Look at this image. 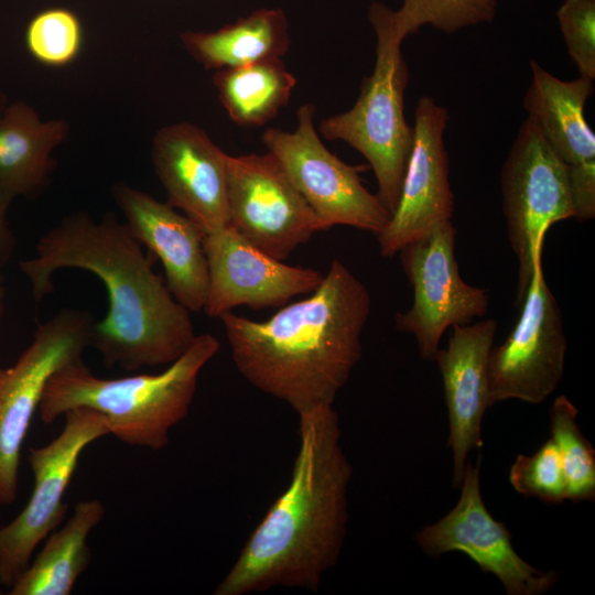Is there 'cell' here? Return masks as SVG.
<instances>
[{"label": "cell", "mask_w": 595, "mask_h": 595, "mask_svg": "<svg viewBox=\"0 0 595 595\" xmlns=\"http://www.w3.org/2000/svg\"><path fill=\"white\" fill-rule=\"evenodd\" d=\"M497 0H402L392 11L397 35L404 40L423 25L452 34L464 28L491 22Z\"/></svg>", "instance_id": "cell-25"}, {"label": "cell", "mask_w": 595, "mask_h": 595, "mask_svg": "<svg viewBox=\"0 0 595 595\" xmlns=\"http://www.w3.org/2000/svg\"><path fill=\"white\" fill-rule=\"evenodd\" d=\"M371 311L366 285L338 259L303 300L258 322L221 314L235 366L260 391L299 415L333 405L361 358Z\"/></svg>", "instance_id": "cell-3"}, {"label": "cell", "mask_w": 595, "mask_h": 595, "mask_svg": "<svg viewBox=\"0 0 595 595\" xmlns=\"http://www.w3.org/2000/svg\"><path fill=\"white\" fill-rule=\"evenodd\" d=\"M180 40L207 69L282 58L290 50L289 22L281 9H259L215 31H185Z\"/></svg>", "instance_id": "cell-21"}, {"label": "cell", "mask_w": 595, "mask_h": 595, "mask_svg": "<svg viewBox=\"0 0 595 595\" xmlns=\"http://www.w3.org/2000/svg\"><path fill=\"white\" fill-rule=\"evenodd\" d=\"M106 509L98 499L78 501L72 516L52 531L36 558L10 587V595H69L90 562L89 533Z\"/></svg>", "instance_id": "cell-22"}, {"label": "cell", "mask_w": 595, "mask_h": 595, "mask_svg": "<svg viewBox=\"0 0 595 595\" xmlns=\"http://www.w3.org/2000/svg\"><path fill=\"white\" fill-rule=\"evenodd\" d=\"M227 156L199 127L176 122L160 128L151 158L167 201L204 234L229 226Z\"/></svg>", "instance_id": "cell-16"}, {"label": "cell", "mask_w": 595, "mask_h": 595, "mask_svg": "<svg viewBox=\"0 0 595 595\" xmlns=\"http://www.w3.org/2000/svg\"><path fill=\"white\" fill-rule=\"evenodd\" d=\"M35 256L19 262L41 301L62 269L95 274L108 294L106 316L95 322L90 345L106 366L128 371L170 365L196 337L191 312L154 272L142 245L111 213L96 220L86 212L64 217L42 235Z\"/></svg>", "instance_id": "cell-1"}, {"label": "cell", "mask_w": 595, "mask_h": 595, "mask_svg": "<svg viewBox=\"0 0 595 595\" xmlns=\"http://www.w3.org/2000/svg\"><path fill=\"white\" fill-rule=\"evenodd\" d=\"M520 316L506 338L491 347L487 361L488 399H517L539 404L564 372L566 338L556 299L542 270L541 257L522 300Z\"/></svg>", "instance_id": "cell-10"}, {"label": "cell", "mask_w": 595, "mask_h": 595, "mask_svg": "<svg viewBox=\"0 0 595 595\" xmlns=\"http://www.w3.org/2000/svg\"><path fill=\"white\" fill-rule=\"evenodd\" d=\"M454 247L455 228L450 220L398 252L413 302L409 310L396 313L394 326L415 337L421 357L428 360L434 359L448 327L472 323L489 306L488 293L462 279Z\"/></svg>", "instance_id": "cell-12"}, {"label": "cell", "mask_w": 595, "mask_h": 595, "mask_svg": "<svg viewBox=\"0 0 595 595\" xmlns=\"http://www.w3.org/2000/svg\"><path fill=\"white\" fill-rule=\"evenodd\" d=\"M509 482L518 494L544 504L556 505L567 499L560 456L551 439L533 454L517 456L510 467Z\"/></svg>", "instance_id": "cell-27"}, {"label": "cell", "mask_w": 595, "mask_h": 595, "mask_svg": "<svg viewBox=\"0 0 595 595\" xmlns=\"http://www.w3.org/2000/svg\"><path fill=\"white\" fill-rule=\"evenodd\" d=\"M447 346L436 351L448 416L447 445L453 456V486L459 487L472 451L483 446L482 422L488 399L487 361L497 322L486 318L452 326Z\"/></svg>", "instance_id": "cell-18"}, {"label": "cell", "mask_w": 595, "mask_h": 595, "mask_svg": "<svg viewBox=\"0 0 595 595\" xmlns=\"http://www.w3.org/2000/svg\"><path fill=\"white\" fill-rule=\"evenodd\" d=\"M90 312L63 309L37 325L17 361L0 368V504L18 496L21 450L51 376L83 358L94 325Z\"/></svg>", "instance_id": "cell-8"}, {"label": "cell", "mask_w": 595, "mask_h": 595, "mask_svg": "<svg viewBox=\"0 0 595 595\" xmlns=\"http://www.w3.org/2000/svg\"><path fill=\"white\" fill-rule=\"evenodd\" d=\"M229 227L267 255L285 260L323 227L277 158L227 156Z\"/></svg>", "instance_id": "cell-11"}, {"label": "cell", "mask_w": 595, "mask_h": 595, "mask_svg": "<svg viewBox=\"0 0 595 595\" xmlns=\"http://www.w3.org/2000/svg\"><path fill=\"white\" fill-rule=\"evenodd\" d=\"M577 408L566 396L554 399L550 409V439L556 446L573 502L595 500V451L577 424Z\"/></svg>", "instance_id": "cell-24"}, {"label": "cell", "mask_w": 595, "mask_h": 595, "mask_svg": "<svg viewBox=\"0 0 595 595\" xmlns=\"http://www.w3.org/2000/svg\"><path fill=\"white\" fill-rule=\"evenodd\" d=\"M448 119L447 109L433 97L418 100L399 199L388 224L376 235L382 257H393L408 244L452 220L454 195L444 143Z\"/></svg>", "instance_id": "cell-14"}, {"label": "cell", "mask_w": 595, "mask_h": 595, "mask_svg": "<svg viewBox=\"0 0 595 595\" xmlns=\"http://www.w3.org/2000/svg\"><path fill=\"white\" fill-rule=\"evenodd\" d=\"M112 196L133 237L161 262L173 298L190 312L205 307L208 267L204 232L166 202L118 182Z\"/></svg>", "instance_id": "cell-17"}, {"label": "cell", "mask_w": 595, "mask_h": 595, "mask_svg": "<svg viewBox=\"0 0 595 595\" xmlns=\"http://www.w3.org/2000/svg\"><path fill=\"white\" fill-rule=\"evenodd\" d=\"M531 82L523 108L555 154L569 166L595 163V133L585 118V105L594 91L593 80H563L530 62Z\"/></svg>", "instance_id": "cell-19"}, {"label": "cell", "mask_w": 595, "mask_h": 595, "mask_svg": "<svg viewBox=\"0 0 595 595\" xmlns=\"http://www.w3.org/2000/svg\"><path fill=\"white\" fill-rule=\"evenodd\" d=\"M6 299H7V289L4 285V279L2 274L0 273V325L2 323L4 313H6Z\"/></svg>", "instance_id": "cell-30"}, {"label": "cell", "mask_w": 595, "mask_h": 595, "mask_svg": "<svg viewBox=\"0 0 595 595\" xmlns=\"http://www.w3.org/2000/svg\"><path fill=\"white\" fill-rule=\"evenodd\" d=\"M13 197L0 191V269L7 264L15 248V237L8 220V212Z\"/></svg>", "instance_id": "cell-29"}, {"label": "cell", "mask_w": 595, "mask_h": 595, "mask_svg": "<svg viewBox=\"0 0 595 595\" xmlns=\"http://www.w3.org/2000/svg\"><path fill=\"white\" fill-rule=\"evenodd\" d=\"M480 459L467 462L455 507L415 533V542L431 558L461 551L484 573L495 575L508 595H541L558 582L555 571H540L515 550L504 522L487 510L480 493Z\"/></svg>", "instance_id": "cell-13"}, {"label": "cell", "mask_w": 595, "mask_h": 595, "mask_svg": "<svg viewBox=\"0 0 595 595\" xmlns=\"http://www.w3.org/2000/svg\"><path fill=\"white\" fill-rule=\"evenodd\" d=\"M6 100L3 94L0 91V112L6 107Z\"/></svg>", "instance_id": "cell-31"}, {"label": "cell", "mask_w": 595, "mask_h": 595, "mask_svg": "<svg viewBox=\"0 0 595 595\" xmlns=\"http://www.w3.org/2000/svg\"><path fill=\"white\" fill-rule=\"evenodd\" d=\"M63 416L64 426L53 441L29 448L34 476L31 497L18 516L0 528V583L9 588L28 567L40 542L64 519V496L82 453L109 434L105 415L90 408H75Z\"/></svg>", "instance_id": "cell-9"}, {"label": "cell", "mask_w": 595, "mask_h": 595, "mask_svg": "<svg viewBox=\"0 0 595 595\" xmlns=\"http://www.w3.org/2000/svg\"><path fill=\"white\" fill-rule=\"evenodd\" d=\"M25 42L31 55L43 64L62 66L73 61L82 43L77 17L65 9H50L29 23Z\"/></svg>", "instance_id": "cell-26"}, {"label": "cell", "mask_w": 595, "mask_h": 595, "mask_svg": "<svg viewBox=\"0 0 595 595\" xmlns=\"http://www.w3.org/2000/svg\"><path fill=\"white\" fill-rule=\"evenodd\" d=\"M316 108L305 102L296 110L294 130L269 128L262 142L318 218L323 230L344 225L378 235L391 213L363 184L367 167L350 165L322 142L314 125Z\"/></svg>", "instance_id": "cell-7"}, {"label": "cell", "mask_w": 595, "mask_h": 595, "mask_svg": "<svg viewBox=\"0 0 595 595\" xmlns=\"http://www.w3.org/2000/svg\"><path fill=\"white\" fill-rule=\"evenodd\" d=\"M213 84L230 120L239 127L257 128L289 102L296 78L282 58H269L218 69Z\"/></svg>", "instance_id": "cell-23"}, {"label": "cell", "mask_w": 595, "mask_h": 595, "mask_svg": "<svg viewBox=\"0 0 595 595\" xmlns=\"http://www.w3.org/2000/svg\"><path fill=\"white\" fill-rule=\"evenodd\" d=\"M392 11L382 2L369 6L368 19L376 34L374 71L363 80L353 107L322 119L317 129L324 139L343 141L367 160L377 181V195L390 213L399 199L413 141V128L404 116L409 67Z\"/></svg>", "instance_id": "cell-5"}, {"label": "cell", "mask_w": 595, "mask_h": 595, "mask_svg": "<svg viewBox=\"0 0 595 595\" xmlns=\"http://www.w3.org/2000/svg\"><path fill=\"white\" fill-rule=\"evenodd\" d=\"M567 53L580 76L595 78V0H565L556 11Z\"/></svg>", "instance_id": "cell-28"}, {"label": "cell", "mask_w": 595, "mask_h": 595, "mask_svg": "<svg viewBox=\"0 0 595 595\" xmlns=\"http://www.w3.org/2000/svg\"><path fill=\"white\" fill-rule=\"evenodd\" d=\"M299 416V448L285 490L253 529L214 595L273 587L316 592L336 565L348 520L353 467L333 405Z\"/></svg>", "instance_id": "cell-2"}, {"label": "cell", "mask_w": 595, "mask_h": 595, "mask_svg": "<svg viewBox=\"0 0 595 595\" xmlns=\"http://www.w3.org/2000/svg\"><path fill=\"white\" fill-rule=\"evenodd\" d=\"M218 339L196 335L188 349L159 374L100 378L84 363L72 361L48 379L39 413L52 424L67 411L86 407L105 415L109 434L120 442L163 450L171 430L188 414L198 376L219 351Z\"/></svg>", "instance_id": "cell-4"}, {"label": "cell", "mask_w": 595, "mask_h": 595, "mask_svg": "<svg viewBox=\"0 0 595 595\" xmlns=\"http://www.w3.org/2000/svg\"><path fill=\"white\" fill-rule=\"evenodd\" d=\"M208 291L203 311L219 317L235 307H282L293 298L310 294L323 274L290 266L240 237L229 226L204 234Z\"/></svg>", "instance_id": "cell-15"}, {"label": "cell", "mask_w": 595, "mask_h": 595, "mask_svg": "<svg viewBox=\"0 0 595 595\" xmlns=\"http://www.w3.org/2000/svg\"><path fill=\"white\" fill-rule=\"evenodd\" d=\"M68 131L66 120H43L23 100L6 105L0 112V191L15 199L45 190L56 166L52 154Z\"/></svg>", "instance_id": "cell-20"}, {"label": "cell", "mask_w": 595, "mask_h": 595, "mask_svg": "<svg viewBox=\"0 0 595 595\" xmlns=\"http://www.w3.org/2000/svg\"><path fill=\"white\" fill-rule=\"evenodd\" d=\"M502 212L518 261L516 301L521 303L549 228L575 218L569 165L552 150L533 123L519 128L500 174Z\"/></svg>", "instance_id": "cell-6"}]
</instances>
